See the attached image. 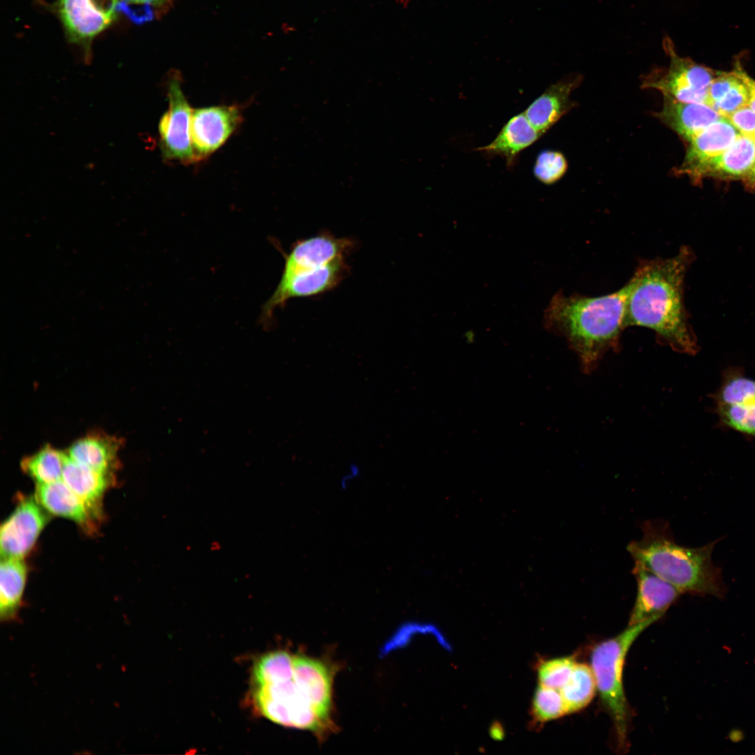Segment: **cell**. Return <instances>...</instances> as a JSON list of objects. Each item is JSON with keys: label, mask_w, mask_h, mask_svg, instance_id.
<instances>
[{"label": "cell", "mask_w": 755, "mask_h": 755, "mask_svg": "<svg viewBox=\"0 0 755 755\" xmlns=\"http://www.w3.org/2000/svg\"><path fill=\"white\" fill-rule=\"evenodd\" d=\"M687 246L670 258L640 261L626 283V326L653 331L658 341L673 350L695 354L697 340L684 306V278L694 259Z\"/></svg>", "instance_id": "1"}, {"label": "cell", "mask_w": 755, "mask_h": 755, "mask_svg": "<svg viewBox=\"0 0 755 755\" xmlns=\"http://www.w3.org/2000/svg\"><path fill=\"white\" fill-rule=\"evenodd\" d=\"M628 287L599 296L565 295L559 291L544 312L543 324L563 336L582 370L591 372L603 357L619 347L625 324Z\"/></svg>", "instance_id": "2"}, {"label": "cell", "mask_w": 755, "mask_h": 755, "mask_svg": "<svg viewBox=\"0 0 755 755\" xmlns=\"http://www.w3.org/2000/svg\"><path fill=\"white\" fill-rule=\"evenodd\" d=\"M252 699L264 717L278 725L308 730L322 738L335 728L331 714L313 703L297 673L294 654L274 651L254 664Z\"/></svg>", "instance_id": "3"}, {"label": "cell", "mask_w": 755, "mask_h": 755, "mask_svg": "<svg viewBox=\"0 0 755 755\" xmlns=\"http://www.w3.org/2000/svg\"><path fill=\"white\" fill-rule=\"evenodd\" d=\"M642 536L627 545L635 563L643 566L683 593L710 595L721 598L726 594L721 570L712 563L717 542L699 547H687L673 539L664 520H649L642 526Z\"/></svg>", "instance_id": "4"}, {"label": "cell", "mask_w": 755, "mask_h": 755, "mask_svg": "<svg viewBox=\"0 0 755 755\" xmlns=\"http://www.w3.org/2000/svg\"><path fill=\"white\" fill-rule=\"evenodd\" d=\"M656 622L648 620L628 627L617 635L595 645L590 654L600 700L610 715L615 733L617 749L628 747L631 710L623 685V672L627 654L639 635Z\"/></svg>", "instance_id": "5"}, {"label": "cell", "mask_w": 755, "mask_h": 755, "mask_svg": "<svg viewBox=\"0 0 755 755\" xmlns=\"http://www.w3.org/2000/svg\"><path fill=\"white\" fill-rule=\"evenodd\" d=\"M280 282L262 309L263 320L272 319L274 311L294 298L312 297L333 289L346 277V259L324 264L313 260L284 257Z\"/></svg>", "instance_id": "6"}, {"label": "cell", "mask_w": 755, "mask_h": 755, "mask_svg": "<svg viewBox=\"0 0 755 755\" xmlns=\"http://www.w3.org/2000/svg\"><path fill=\"white\" fill-rule=\"evenodd\" d=\"M663 48L669 64L645 75L642 87L659 90L663 96L679 101L707 104L709 87L718 71L680 56L668 36L663 40Z\"/></svg>", "instance_id": "7"}, {"label": "cell", "mask_w": 755, "mask_h": 755, "mask_svg": "<svg viewBox=\"0 0 755 755\" xmlns=\"http://www.w3.org/2000/svg\"><path fill=\"white\" fill-rule=\"evenodd\" d=\"M168 108L158 125L159 148L164 159L191 164L196 161L191 137V108L181 87L178 73L167 83Z\"/></svg>", "instance_id": "8"}, {"label": "cell", "mask_w": 755, "mask_h": 755, "mask_svg": "<svg viewBox=\"0 0 755 755\" xmlns=\"http://www.w3.org/2000/svg\"><path fill=\"white\" fill-rule=\"evenodd\" d=\"M242 117L240 108L236 105L193 109L191 137L196 161L220 149L239 127Z\"/></svg>", "instance_id": "9"}, {"label": "cell", "mask_w": 755, "mask_h": 755, "mask_svg": "<svg viewBox=\"0 0 755 755\" xmlns=\"http://www.w3.org/2000/svg\"><path fill=\"white\" fill-rule=\"evenodd\" d=\"M42 508L35 498H27L1 525V559H22L31 549L48 521Z\"/></svg>", "instance_id": "10"}, {"label": "cell", "mask_w": 755, "mask_h": 755, "mask_svg": "<svg viewBox=\"0 0 755 755\" xmlns=\"http://www.w3.org/2000/svg\"><path fill=\"white\" fill-rule=\"evenodd\" d=\"M117 5L116 0H59L58 8L69 37L89 42L111 24Z\"/></svg>", "instance_id": "11"}, {"label": "cell", "mask_w": 755, "mask_h": 755, "mask_svg": "<svg viewBox=\"0 0 755 755\" xmlns=\"http://www.w3.org/2000/svg\"><path fill=\"white\" fill-rule=\"evenodd\" d=\"M637 582L635 601L628 625L659 620L682 594L640 563L632 570Z\"/></svg>", "instance_id": "12"}, {"label": "cell", "mask_w": 755, "mask_h": 755, "mask_svg": "<svg viewBox=\"0 0 755 755\" xmlns=\"http://www.w3.org/2000/svg\"><path fill=\"white\" fill-rule=\"evenodd\" d=\"M740 135L724 117L713 122L688 142L685 157L675 173L690 177L704 164L728 149Z\"/></svg>", "instance_id": "13"}, {"label": "cell", "mask_w": 755, "mask_h": 755, "mask_svg": "<svg viewBox=\"0 0 755 755\" xmlns=\"http://www.w3.org/2000/svg\"><path fill=\"white\" fill-rule=\"evenodd\" d=\"M581 80L575 75L551 85L527 107L524 113L535 129L544 134L570 110V94Z\"/></svg>", "instance_id": "14"}, {"label": "cell", "mask_w": 755, "mask_h": 755, "mask_svg": "<svg viewBox=\"0 0 755 755\" xmlns=\"http://www.w3.org/2000/svg\"><path fill=\"white\" fill-rule=\"evenodd\" d=\"M755 164V138L740 135L719 155L710 159L689 178L699 182L705 178L742 179Z\"/></svg>", "instance_id": "15"}, {"label": "cell", "mask_w": 755, "mask_h": 755, "mask_svg": "<svg viewBox=\"0 0 755 755\" xmlns=\"http://www.w3.org/2000/svg\"><path fill=\"white\" fill-rule=\"evenodd\" d=\"M542 135L529 122L524 113H521L512 117L490 143L475 150L488 157L498 156L504 159L507 167L510 168L515 166L519 154Z\"/></svg>", "instance_id": "16"}, {"label": "cell", "mask_w": 755, "mask_h": 755, "mask_svg": "<svg viewBox=\"0 0 755 755\" xmlns=\"http://www.w3.org/2000/svg\"><path fill=\"white\" fill-rule=\"evenodd\" d=\"M663 97V107L658 117L687 142L721 118L707 104L682 102Z\"/></svg>", "instance_id": "17"}, {"label": "cell", "mask_w": 755, "mask_h": 755, "mask_svg": "<svg viewBox=\"0 0 755 755\" xmlns=\"http://www.w3.org/2000/svg\"><path fill=\"white\" fill-rule=\"evenodd\" d=\"M122 440L115 436L92 432L74 442L68 456L76 462L99 473L112 475L117 465Z\"/></svg>", "instance_id": "18"}, {"label": "cell", "mask_w": 755, "mask_h": 755, "mask_svg": "<svg viewBox=\"0 0 755 755\" xmlns=\"http://www.w3.org/2000/svg\"><path fill=\"white\" fill-rule=\"evenodd\" d=\"M35 498L47 511L86 524L91 513L85 502L62 480L47 484H37Z\"/></svg>", "instance_id": "19"}, {"label": "cell", "mask_w": 755, "mask_h": 755, "mask_svg": "<svg viewBox=\"0 0 755 755\" xmlns=\"http://www.w3.org/2000/svg\"><path fill=\"white\" fill-rule=\"evenodd\" d=\"M111 476L80 464L67 454L62 479L85 502L90 512L94 514L99 510Z\"/></svg>", "instance_id": "20"}, {"label": "cell", "mask_w": 755, "mask_h": 755, "mask_svg": "<svg viewBox=\"0 0 755 755\" xmlns=\"http://www.w3.org/2000/svg\"><path fill=\"white\" fill-rule=\"evenodd\" d=\"M27 577L22 559H1L0 566V620L4 623L18 621Z\"/></svg>", "instance_id": "21"}, {"label": "cell", "mask_w": 755, "mask_h": 755, "mask_svg": "<svg viewBox=\"0 0 755 755\" xmlns=\"http://www.w3.org/2000/svg\"><path fill=\"white\" fill-rule=\"evenodd\" d=\"M596 691V680L590 666L577 661L568 681L560 689L567 714L584 709Z\"/></svg>", "instance_id": "22"}, {"label": "cell", "mask_w": 755, "mask_h": 755, "mask_svg": "<svg viewBox=\"0 0 755 755\" xmlns=\"http://www.w3.org/2000/svg\"><path fill=\"white\" fill-rule=\"evenodd\" d=\"M67 454L50 445L22 460V470L37 484H47L62 480Z\"/></svg>", "instance_id": "23"}, {"label": "cell", "mask_w": 755, "mask_h": 755, "mask_svg": "<svg viewBox=\"0 0 755 755\" xmlns=\"http://www.w3.org/2000/svg\"><path fill=\"white\" fill-rule=\"evenodd\" d=\"M712 398L715 405H754L755 380L747 377L738 368H728Z\"/></svg>", "instance_id": "24"}, {"label": "cell", "mask_w": 755, "mask_h": 755, "mask_svg": "<svg viewBox=\"0 0 755 755\" xmlns=\"http://www.w3.org/2000/svg\"><path fill=\"white\" fill-rule=\"evenodd\" d=\"M568 714L560 690L539 684L531 706V723L535 726Z\"/></svg>", "instance_id": "25"}, {"label": "cell", "mask_w": 755, "mask_h": 755, "mask_svg": "<svg viewBox=\"0 0 755 755\" xmlns=\"http://www.w3.org/2000/svg\"><path fill=\"white\" fill-rule=\"evenodd\" d=\"M576 663L574 656L540 661L536 665L539 684L560 690L568 681Z\"/></svg>", "instance_id": "26"}, {"label": "cell", "mask_w": 755, "mask_h": 755, "mask_svg": "<svg viewBox=\"0 0 755 755\" xmlns=\"http://www.w3.org/2000/svg\"><path fill=\"white\" fill-rule=\"evenodd\" d=\"M723 425L755 438V404L749 405H715Z\"/></svg>", "instance_id": "27"}, {"label": "cell", "mask_w": 755, "mask_h": 755, "mask_svg": "<svg viewBox=\"0 0 755 755\" xmlns=\"http://www.w3.org/2000/svg\"><path fill=\"white\" fill-rule=\"evenodd\" d=\"M568 168L564 155L555 150H543L535 159L533 174L541 182L552 185L560 180Z\"/></svg>", "instance_id": "28"}, {"label": "cell", "mask_w": 755, "mask_h": 755, "mask_svg": "<svg viewBox=\"0 0 755 755\" xmlns=\"http://www.w3.org/2000/svg\"><path fill=\"white\" fill-rule=\"evenodd\" d=\"M738 76L725 94L712 108L726 118L735 110L749 104V92L745 80V72L738 62L735 65Z\"/></svg>", "instance_id": "29"}, {"label": "cell", "mask_w": 755, "mask_h": 755, "mask_svg": "<svg viewBox=\"0 0 755 755\" xmlns=\"http://www.w3.org/2000/svg\"><path fill=\"white\" fill-rule=\"evenodd\" d=\"M174 0H122L117 3L121 10L131 16L134 20L146 22L151 20L157 14L168 10Z\"/></svg>", "instance_id": "30"}, {"label": "cell", "mask_w": 755, "mask_h": 755, "mask_svg": "<svg viewBox=\"0 0 755 755\" xmlns=\"http://www.w3.org/2000/svg\"><path fill=\"white\" fill-rule=\"evenodd\" d=\"M742 136L755 138V111L745 106L726 117Z\"/></svg>", "instance_id": "31"}, {"label": "cell", "mask_w": 755, "mask_h": 755, "mask_svg": "<svg viewBox=\"0 0 755 755\" xmlns=\"http://www.w3.org/2000/svg\"><path fill=\"white\" fill-rule=\"evenodd\" d=\"M745 80L749 92V106L755 111V80L747 73L745 75Z\"/></svg>", "instance_id": "32"}, {"label": "cell", "mask_w": 755, "mask_h": 755, "mask_svg": "<svg viewBox=\"0 0 755 755\" xmlns=\"http://www.w3.org/2000/svg\"><path fill=\"white\" fill-rule=\"evenodd\" d=\"M742 180L746 188L755 192V164Z\"/></svg>", "instance_id": "33"}]
</instances>
